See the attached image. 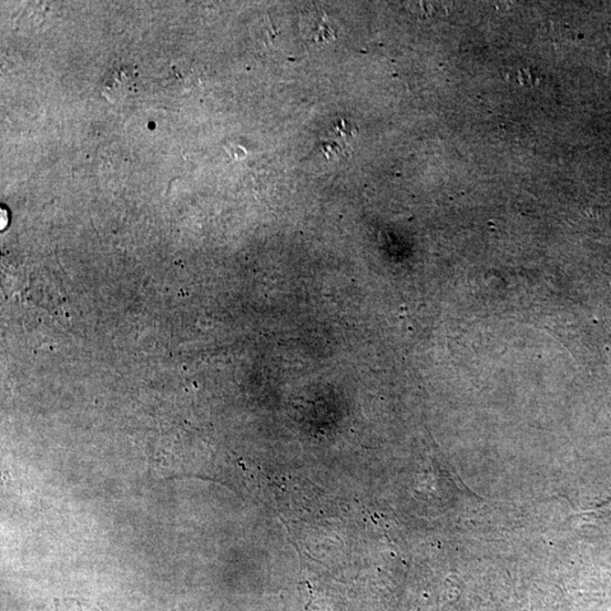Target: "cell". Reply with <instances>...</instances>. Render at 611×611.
Returning a JSON list of instances; mask_svg holds the SVG:
<instances>
[{
  "mask_svg": "<svg viewBox=\"0 0 611 611\" xmlns=\"http://www.w3.org/2000/svg\"><path fill=\"white\" fill-rule=\"evenodd\" d=\"M138 73L132 65H120L107 74L104 95L110 101L124 100L137 90Z\"/></svg>",
  "mask_w": 611,
  "mask_h": 611,
  "instance_id": "6da1fadb",
  "label": "cell"
}]
</instances>
